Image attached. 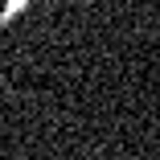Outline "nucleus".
<instances>
[{"mask_svg":"<svg viewBox=\"0 0 160 160\" xmlns=\"http://www.w3.org/2000/svg\"><path fill=\"white\" fill-rule=\"evenodd\" d=\"M25 8H29V0H4V8H0V25H12Z\"/></svg>","mask_w":160,"mask_h":160,"instance_id":"obj_1","label":"nucleus"}]
</instances>
